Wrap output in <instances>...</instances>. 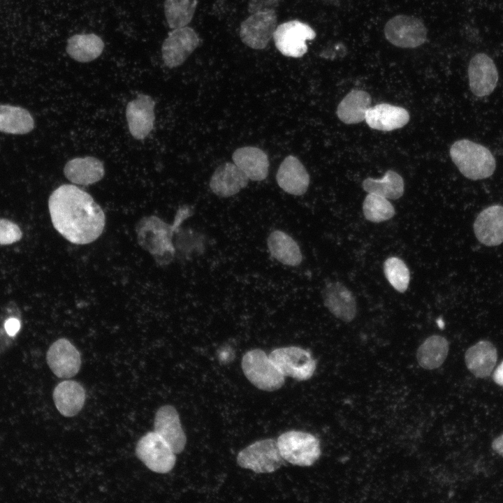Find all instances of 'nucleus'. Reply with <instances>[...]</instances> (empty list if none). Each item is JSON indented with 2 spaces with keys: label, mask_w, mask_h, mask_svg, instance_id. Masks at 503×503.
<instances>
[{
  "label": "nucleus",
  "mask_w": 503,
  "mask_h": 503,
  "mask_svg": "<svg viewBox=\"0 0 503 503\" xmlns=\"http://www.w3.org/2000/svg\"><path fill=\"white\" fill-rule=\"evenodd\" d=\"M48 208L54 228L71 243H91L105 228V216L101 206L75 185L62 184L54 189Z\"/></svg>",
  "instance_id": "f257e3e1"
},
{
  "label": "nucleus",
  "mask_w": 503,
  "mask_h": 503,
  "mask_svg": "<svg viewBox=\"0 0 503 503\" xmlns=\"http://www.w3.org/2000/svg\"><path fill=\"white\" fill-rule=\"evenodd\" d=\"M450 156L460 172L470 180L489 177L496 168L495 159L490 151L467 139L455 141L450 148Z\"/></svg>",
  "instance_id": "f03ea898"
},
{
  "label": "nucleus",
  "mask_w": 503,
  "mask_h": 503,
  "mask_svg": "<svg viewBox=\"0 0 503 503\" xmlns=\"http://www.w3.org/2000/svg\"><path fill=\"white\" fill-rule=\"evenodd\" d=\"M241 366L247 379L260 390L274 391L284 384L285 376L269 356L260 349L246 352L242 358Z\"/></svg>",
  "instance_id": "7ed1b4c3"
},
{
  "label": "nucleus",
  "mask_w": 503,
  "mask_h": 503,
  "mask_svg": "<svg viewBox=\"0 0 503 503\" xmlns=\"http://www.w3.org/2000/svg\"><path fill=\"white\" fill-rule=\"evenodd\" d=\"M277 442L282 458L293 465L311 466L321 455L319 439L309 432L287 431L278 437Z\"/></svg>",
  "instance_id": "20e7f679"
},
{
  "label": "nucleus",
  "mask_w": 503,
  "mask_h": 503,
  "mask_svg": "<svg viewBox=\"0 0 503 503\" xmlns=\"http://www.w3.org/2000/svg\"><path fill=\"white\" fill-rule=\"evenodd\" d=\"M277 440L268 438L256 441L240 451L237 456L240 467L258 474L272 473L284 463Z\"/></svg>",
  "instance_id": "39448f33"
},
{
  "label": "nucleus",
  "mask_w": 503,
  "mask_h": 503,
  "mask_svg": "<svg viewBox=\"0 0 503 503\" xmlns=\"http://www.w3.org/2000/svg\"><path fill=\"white\" fill-rule=\"evenodd\" d=\"M136 453L147 468L156 473L169 472L176 461L175 452L155 431L149 432L140 439Z\"/></svg>",
  "instance_id": "423d86ee"
},
{
  "label": "nucleus",
  "mask_w": 503,
  "mask_h": 503,
  "mask_svg": "<svg viewBox=\"0 0 503 503\" xmlns=\"http://www.w3.org/2000/svg\"><path fill=\"white\" fill-rule=\"evenodd\" d=\"M268 356L285 377L298 381L310 379L316 370V363L311 353L299 347L277 348Z\"/></svg>",
  "instance_id": "0eeeda50"
},
{
  "label": "nucleus",
  "mask_w": 503,
  "mask_h": 503,
  "mask_svg": "<svg viewBox=\"0 0 503 503\" xmlns=\"http://www.w3.org/2000/svg\"><path fill=\"white\" fill-rule=\"evenodd\" d=\"M384 34L387 41L402 48H415L425 43L427 29L418 17L398 15L391 18L385 24Z\"/></svg>",
  "instance_id": "6e6552de"
},
{
  "label": "nucleus",
  "mask_w": 503,
  "mask_h": 503,
  "mask_svg": "<svg viewBox=\"0 0 503 503\" xmlns=\"http://www.w3.org/2000/svg\"><path fill=\"white\" fill-rule=\"evenodd\" d=\"M315 37L316 33L309 25L294 20L277 25L272 38L283 55L299 58L307 52L306 41Z\"/></svg>",
  "instance_id": "1a4fd4ad"
},
{
  "label": "nucleus",
  "mask_w": 503,
  "mask_h": 503,
  "mask_svg": "<svg viewBox=\"0 0 503 503\" xmlns=\"http://www.w3.org/2000/svg\"><path fill=\"white\" fill-rule=\"evenodd\" d=\"M277 27L275 10L257 12L241 23L240 37L242 42L250 48L263 50L273 38Z\"/></svg>",
  "instance_id": "9d476101"
},
{
  "label": "nucleus",
  "mask_w": 503,
  "mask_h": 503,
  "mask_svg": "<svg viewBox=\"0 0 503 503\" xmlns=\"http://www.w3.org/2000/svg\"><path fill=\"white\" fill-rule=\"evenodd\" d=\"M201 39L189 27L173 29L161 46L162 59L169 68L181 66L200 45Z\"/></svg>",
  "instance_id": "9b49d317"
},
{
  "label": "nucleus",
  "mask_w": 503,
  "mask_h": 503,
  "mask_svg": "<svg viewBox=\"0 0 503 503\" xmlns=\"http://www.w3.org/2000/svg\"><path fill=\"white\" fill-rule=\"evenodd\" d=\"M46 360L52 372L59 378H71L81 366V357L76 347L67 339L60 338L49 347Z\"/></svg>",
  "instance_id": "f8f14e48"
},
{
  "label": "nucleus",
  "mask_w": 503,
  "mask_h": 503,
  "mask_svg": "<svg viewBox=\"0 0 503 503\" xmlns=\"http://www.w3.org/2000/svg\"><path fill=\"white\" fill-rule=\"evenodd\" d=\"M154 106V99L143 94L128 103L126 118L129 132L134 138L143 140L152 131L155 120Z\"/></svg>",
  "instance_id": "ddd939ff"
},
{
  "label": "nucleus",
  "mask_w": 503,
  "mask_h": 503,
  "mask_svg": "<svg viewBox=\"0 0 503 503\" xmlns=\"http://www.w3.org/2000/svg\"><path fill=\"white\" fill-rule=\"evenodd\" d=\"M469 85L474 95H490L498 82V71L493 59L484 53L476 54L468 66Z\"/></svg>",
  "instance_id": "4468645a"
},
{
  "label": "nucleus",
  "mask_w": 503,
  "mask_h": 503,
  "mask_svg": "<svg viewBox=\"0 0 503 503\" xmlns=\"http://www.w3.org/2000/svg\"><path fill=\"white\" fill-rule=\"evenodd\" d=\"M154 431L168 444L175 453H181L185 448L187 437L174 407L164 405L157 410Z\"/></svg>",
  "instance_id": "2eb2a0df"
},
{
  "label": "nucleus",
  "mask_w": 503,
  "mask_h": 503,
  "mask_svg": "<svg viewBox=\"0 0 503 503\" xmlns=\"http://www.w3.org/2000/svg\"><path fill=\"white\" fill-rule=\"evenodd\" d=\"M476 238L486 246H497L503 242V206L490 205L483 210L474 223Z\"/></svg>",
  "instance_id": "dca6fc26"
},
{
  "label": "nucleus",
  "mask_w": 503,
  "mask_h": 503,
  "mask_svg": "<svg viewBox=\"0 0 503 503\" xmlns=\"http://www.w3.org/2000/svg\"><path fill=\"white\" fill-rule=\"evenodd\" d=\"M279 187L285 192L294 195H303L309 184V175L301 161L293 155L284 159L276 175Z\"/></svg>",
  "instance_id": "f3484780"
},
{
  "label": "nucleus",
  "mask_w": 503,
  "mask_h": 503,
  "mask_svg": "<svg viewBox=\"0 0 503 503\" xmlns=\"http://www.w3.org/2000/svg\"><path fill=\"white\" fill-rule=\"evenodd\" d=\"M325 306L337 319L350 322L355 318L357 307L351 291L340 282H332L323 291Z\"/></svg>",
  "instance_id": "a211bd4d"
},
{
  "label": "nucleus",
  "mask_w": 503,
  "mask_h": 503,
  "mask_svg": "<svg viewBox=\"0 0 503 503\" xmlns=\"http://www.w3.org/2000/svg\"><path fill=\"white\" fill-rule=\"evenodd\" d=\"M248 182L249 178L234 163L226 162L213 173L210 187L217 196L226 198L238 194Z\"/></svg>",
  "instance_id": "6ab92c4d"
},
{
  "label": "nucleus",
  "mask_w": 503,
  "mask_h": 503,
  "mask_svg": "<svg viewBox=\"0 0 503 503\" xmlns=\"http://www.w3.org/2000/svg\"><path fill=\"white\" fill-rule=\"evenodd\" d=\"M365 120L373 129L390 131L406 125L409 120V114L404 108L380 103L368 108Z\"/></svg>",
  "instance_id": "aec40b11"
},
{
  "label": "nucleus",
  "mask_w": 503,
  "mask_h": 503,
  "mask_svg": "<svg viewBox=\"0 0 503 503\" xmlns=\"http://www.w3.org/2000/svg\"><path fill=\"white\" fill-rule=\"evenodd\" d=\"M233 163L252 181L265 180L269 171V159L261 149L245 146L236 149L232 155Z\"/></svg>",
  "instance_id": "412c9836"
},
{
  "label": "nucleus",
  "mask_w": 503,
  "mask_h": 503,
  "mask_svg": "<svg viewBox=\"0 0 503 503\" xmlns=\"http://www.w3.org/2000/svg\"><path fill=\"white\" fill-rule=\"evenodd\" d=\"M64 173L72 183L87 186L101 180L105 168L103 162L96 157H76L66 162Z\"/></svg>",
  "instance_id": "4be33fe9"
},
{
  "label": "nucleus",
  "mask_w": 503,
  "mask_h": 503,
  "mask_svg": "<svg viewBox=\"0 0 503 503\" xmlns=\"http://www.w3.org/2000/svg\"><path fill=\"white\" fill-rule=\"evenodd\" d=\"M52 396L59 413L64 416L72 417L82 409L85 401V391L80 383L65 380L55 386Z\"/></svg>",
  "instance_id": "5701e85b"
},
{
  "label": "nucleus",
  "mask_w": 503,
  "mask_h": 503,
  "mask_svg": "<svg viewBox=\"0 0 503 503\" xmlns=\"http://www.w3.org/2000/svg\"><path fill=\"white\" fill-rule=\"evenodd\" d=\"M497 360L495 347L489 341L481 340L465 352V361L467 369L476 377H488Z\"/></svg>",
  "instance_id": "b1692460"
},
{
  "label": "nucleus",
  "mask_w": 503,
  "mask_h": 503,
  "mask_svg": "<svg viewBox=\"0 0 503 503\" xmlns=\"http://www.w3.org/2000/svg\"><path fill=\"white\" fill-rule=\"evenodd\" d=\"M270 255L278 262L287 266L296 267L302 261V255L296 241L286 233L275 230L267 240Z\"/></svg>",
  "instance_id": "393cba45"
},
{
  "label": "nucleus",
  "mask_w": 503,
  "mask_h": 503,
  "mask_svg": "<svg viewBox=\"0 0 503 503\" xmlns=\"http://www.w3.org/2000/svg\"><path fill=\"white\" fill-rule=\"evenodd\" d=\"M371 96L365 91L353 89L339 103L337 115L344 123L357 124L365 120L371 104Z\"/></svg>",
  "instance_id": "a878e982"
},
{
  "label": "nucleus",
  "mask_w": 503,
  "mask_h": 503,
  "mask_svg": "<svg viewBox=\"0 0 503 503\" xmlns=\"http://www.w3.org/2000/svg\"><path fill=\"white\" fill-rule=\"evenodd\" d=\"M104 42L94 34H75L66 44V52L74 60L87 63L95 60L103 52Z\"/></svg>",
  "instance_id": "bb28decb"
},
{
  "label": "nucleus",
  "mask_w": 503,
  "mask_h": 503,
  "mask_svg": "<svg viewBox=\"0 0 503 503\" xmlns=\"http://www.w3.org/2000/svg\"><path fill=\"white\" fill-rule=\"evenodd\" d=\"M34 127V121L26 109L10 105H0V132L24 134Z\"/></svg>",
  "instance_id": "cd10ccee"
},
{
  "label": "nucleus",
  "mask_w": 503,
  "mask_h": 503,
  "mask_svg": "<svg viewBox=\"0 0 503 503\" xmlns=\"http://www.w3.org/2000/svg\"><path fill=\"white\" fill-rule=\"evenodd\" d=\"M448 352L449 342L446 339L440 335H432L418 347L416 358L423 368L433 370L444 362Z\"/></svg>",
  "instance_id": "c85d7f7f"
},
{
  "label": "nucleus",
  "mask_w": 503,
  "mask_h": 503,
  "mask_svg": "<svg viewBox=\"0 0 503 503\" xmlns=\"http://www.w3.org/2000/svg\"><path fill=\"white\" fill-rule=\"evenodd\" d=\"M363 188L367 193L375 194L388 199H398L404 193V180L395 171L388 170L383 177L366 178L363 182Z\"/></svg>",
  "instance_id": "c756f323"
},
{
  "label": "nucleus",
  "mask_w": 503,
  "mask_h": 503,
  "mask_svg": "<svg viewBox=\"0 0 503 503\" xmlns=\"http://www.w3.org/2000/svg\"><path fill=\"white\" fill-rule=\"evenodd\" d=\"M198 0H165L164 14L171 29L184 27L191 21Z\"/></svg>",
  "instance_id": "7c9ffc66"
},
{
  "label": "nucleus",
  "mask_w": 503,
  "mask_h": 503,
  "mask_svg": "<svg viewBox=\"0 0 503 503\" xmlns=\"http://www.w3.org/2000/svg\"><path fill=\"white\" fill-rule=\"evenodd\" d=\"M363 211L367 220L375 223L387 221L395 214L388 198L371 193H368L363 201Z\"/></svg>",
  "instance_id": "2f4dec72"
},
{
  "label": "nucleus",
  "mask_w": 503,
  "mask_h": 503,
  "mask_svg": "<svg viewBox=\"0 0 503 503\" xmlns=\"http://www.w3.org/2000/svg\"><path fill=\"white\" fill-rule=\"evenodd\" d=\"M384 272L390 284L396 291L404 293L407 289L410 274L402 260L395 256L388 258L384 263Z\"/></svg>",
  "instance_id": "473e14b6"
},
{
  "label": "nucleus",
  "mask_w": 503,
  "mask_h": 503,
  "mask_svg": "<svg viewBox=\"0 0 503 503\" xmlns=\"http://www.w3.org/2000/svg\"><path fill=\"white\" fill-rule=\"evenodd\" d=\"M22 236L20 227L14 222L0 218V245H10L19 241Z\"/></svg>",
  "instance_id": "72a5a7b5"
},
{
  "label": "nucleus",
  "mask_w": 503,
  "mask_h": 503,
  "mask_svg": "<svg viewBox=\"0 0 503 503\" xmlns=\"http://www.w3.org/2000/svg\"><path fill=\"white\" fill-rule=\"evenodd\" d=\"M279 3V0H249L248 10L251 14L261 11H276Z\"/></svg>",
  "instance_id": "f704fd0d"
},
{
  "label": "nucleus",
  "mask_w": 503,
  "mask_h": 503,
  "mask_svg": "<svg viewBox=\"0 0 503 503\" xmlns=\"http://www.w3.org/2000/svg\"><path fill=\"white\" fill-rule=\"evenodd\" d=\"M4 326L7 334L13 337L18 333L20 328V322L16 318H10L6 320Z\"/></svg>",
  "instance_id": "c9c22d12"
},
{
  "label": "nucleus",
  "mask_w": 503,
  "mask_h": 503,
  "mask_svg": "<svg viewBox=\"0 0 503 503\" xmlns=\"http://www.w3.org/2000/svg\"><path fill=\"white\" fill-rule=\"evenodd\" d=\"M493 379L497 384L503 386V361L495 370L493 374Z\"/></svg>",
  "instance_id": "e433bc0d"
},
{
  "label": "nucleus",
  "mask_w": 503,
  "mask_h": 503,
  "mask_svg": "<svg viewBox=\"0 0 503 503\" xmlns=\"http://www.w3.org/2000/svg\"><path fill=\"white\" fill-rule=\"evenodd\" d=\"M492 447L495 451L503 457V434L493 440Z\"/></svg>",
  "instance_id": "4c0bfd02"
}]
</instances>
